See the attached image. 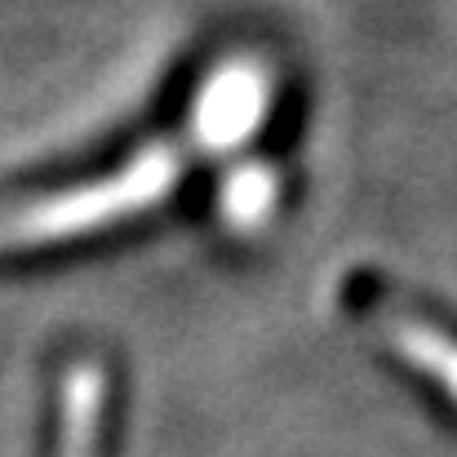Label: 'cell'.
<instances>
[{
	"label": "cell",
	"instance_id": "3",
	"mask_svg": "<svg viewBox=\"0 0 457 457\" xmlns=\"http://www.w3.org/2000/svg\"><path fill=\"white\" fill-rule=\"evenodd\" d=\"M267 112V71L258 58H227L209 85L195 98L191 112V129L187 138L209 147V152H227L236 143H245L258 120Z\"/></svg>",
	"mask_w": 457,
	"mask_h": 457
},
{
	"label": "cell",
	"instance_id": "1",
	"mask_svg": "<svg viewBox=\"0 0 457 457\" xmlns=\"http://www.w3.org/2000/svg\"><path fill=\"white\" fill-rule=\"evenodd\" d=\"M178 173H182V152L155 143L98 182H80L67 191H49L40 200L9 204L0 209V249H36V245L89 236L125 218H138L178 187Z\"/></svg>",
	"mask_w": 457,
	"mask_h": 457
},
{
	"label": "cell",
	"instance_id": "4",
	"mask_svg": "<svg viewBox=\"0 0 457 457\" xmlns=\"http://www.w3.org/2000/svg\"><path fill=\"white\" fill-rule=\"evenodd\" d=\"M107 445V369L71 360L54 395V457H103Z\"/></svg>",
	"mask_w": 457,
	"mask_h": 457
},
{
	"label": "cell",
	"instance_id": "5",
	"mask_svg": "<svg viewBox=\"0 0 457 457\" xmlns=\"http://www.w3.org/2000/svg\"><path fill=\"white\" fill-rule=\"evenodd\" d=\"M271 200H276V178L258 164L240 169L236 178L222 182V195H218V209H222V222L236 227V231H249L258 227L267 213H271Z\"/></svg>",
	"mask_w": 457,
	"mask_h": 457
},
{
	"label": "cell",
	"instance_id": "2",
	"mask_svg": "<svg viewBox=\"0 0 457 457\" xmlns=\"http://www.w3.org/2000/svg\"><path fill=\"white\" fill-rule=\"evenodd\" d=\"M346 311L373 328L386 351L413 369L440 400L445 409L457 418V328L445 324L440 315L413 306L409 298H400L386 280H351L346 289Z\"/></svg>",
	"mask_w": 457,
	"mask_h": 457
}]
</instances>
